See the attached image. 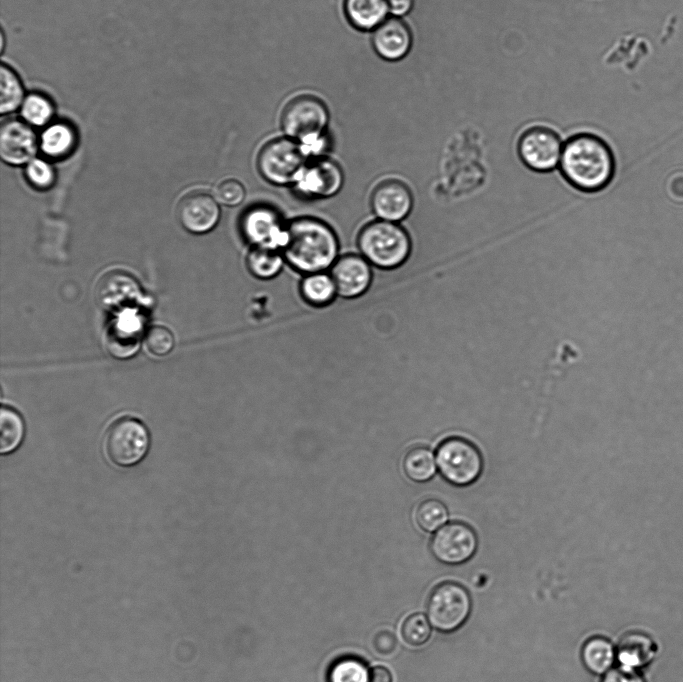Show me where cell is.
Segmentation results:
<instances>
[{
  "label": "cell",
  "instance_id": "1",
  "mask_svg": "<svg viewBox=\"0 0 683 682\" xmlns=\"http://www.w3.org/2000/svg\"><path fill=\"white\" fill-rule=\"evenodd\" d=\"M559 168L570 186L581 192L595 193L611 182L615 160L611 148L601 137L583 132L564 142Z\"/></svg>",
  "mask_w": 683,
  "mask_h": 682
},
{
  "label": "cell",
  "instance_id": "2",
  "mask_svg": "<svg viewBox=\"0 0 683 682\" xmlns=\"http://www.w3.org/2000/svg\"><path fill=\"white\" fill-rule=\"evenodd\" d=\"M283 254L296 270L323 272L336 262L338 240L329 225L316 218L293 220L286 228Z\"/></svg>",
  "mask_w": 683,
  "mask_h": 682
},
{
  "label": "cell",
  "instance_id": "3",
  "mask_svg": "<svg viewBox=\"0 0 683 682\" xmlns=\"http://www.w3.org/2000/svg\"><path fill=\"white\" fill-rule=\"evenodd\" d=\"M358 247L369 263L382 269H393L408 259L411 240L400 225L380 219L361 229Z\"/></svg>",
  "mask_w": 683,
  "mask_h": 682
},
{
  "label": "cell",
  "instance_id": "4",
  "mask_svg": "<svg viewBox=\"0 0 683 682\" xmlns=\"http://www.w3.org/2000/svg\"><path fill=\"white\" fill-rule=\"evenodd\" d=\"M329 112L322 100L312 95L293 98L284 108L281 125L287 137L302 147L324 140Z\"/></svg>",
  "mask_w": 683,
  "mask_h": 682
},
{
  "label": "cell",
  "instance_id": "5",
  "mask_svg": "<svg viewBox=\"0 0 683 682\" xmlns=\"http://www.w3.org/2000/svg\"><path fill=\"white\" fill-rule=\"evenodd\" d=\"M306 154L300 144L289 138H276L259 152L257 165L261 175L276 185L295 184L306 167Z\"/></svg>",
  "mask_w": 683,
  "mask_h": 682
},
{
  "label": "cell",
  "instance_id": "6",
  "mask_svg": "<svg viewBox=\"0 0 683 682\" xmlns=\"http://www.w3.org/2000/svg\"><path fill=\"white\" fill-rule=\"evenodd\" d=\"M149 445L150 438L145 425L130 417L113 422L104 439L106 456L111 463L119 467H130L139 463L146 456Z\"/></svg>",
  "mask_w": 683,
  "mask_h": 682
},
{
  "label": "cell",
  "instance_id": "7",
  "mask_svg": "<svg viewBox=\"0 0 683 682\" xmlns=\"http://www.w3.org/2000/svg\"><path fill=\"white\" fill-rule=\"evenodd\" d=\"M472 602L468 591L455 582L436 586L427 601V618L433 628L443 633L459 629L468 619Z\"/></svg>",
  "mask_w": 683,
  "mask_h": 682
},
{
  "label": "cell",
  "instance_id": "8",
  "mask_svg": "<svg viewBox=\"0 0 683 682\" xmlns=\"http://www.w3.org/2000/svg\"><path fill=\"white\" fill-rule=\"evenodd\" d=\"M436 461L443 478L455 486L473 483L483 469V460L478 449L460 437L444 440L437 449Z\"/></svg>",
  "mask_w": 683,
  "mask_h": 682
},
{
  "label": "cell",
  "instance_id": "9",
  "mask_svg": "<svg viewBox=\"0 0 683 682\" xmlns=\"http://www.w3.org/2000/svg\"><path fill=\"white\" fill-rule=\"evenodd\" d=\"M563 144L559 134L553 129L533 126L519 137L517 154L530 171L549 173L559 166Z\"/></svg>",
  "mask_w": 683,
  "mask_h": 682
},
{
  "label": "cell",
  "instance_id": "10",
  "mask_svg": "<svg viewBox=\"0 0 683 682\" xmlns=\"http://www.w3.org/2000/svg\"><path fill=\"white\" fill-rule=\"evenodd\" d=\"M477 544V536L470 526L451 522L436 531L430 548L433 556L441 563L457 565L474 555Z\"/></svg>",
  "mask_w": 683,
  "mask_h": 682
},
{
  "label": "cell",
  "instance_id": "11",
  "mask_svg": "<svg viewBox=\"0 0 683 682\" xmlns=\"http://www.w3.org/2000/svg\"><path fill=\"white\" fill-rule=\"evenodd\" d=\"M244 238L253 247H283L286 228L279 213L266 205H256L244 212L240 221Z\"/></svg>",
  "mask_w": 683,
  "mask_h": 682
},
{
  "label": "cell",
  "instance_id": "12",
  "mask_svg": "<svg viewBox=\"0 0 683 682\" xmlns=\"http://www.w3.org/2000/svg\"><path fill=\"white\" fill-rule=\"evenodd\" d=\"M140 297L137 279L124 270H111L103 274L95 289L98 306L113 313L128 309Z\"/></svg>",
  "mask_w": 683,
  "mask_h": 682
},
{
  "label": "cell",
  "instance_id": "13",
  "mask_svg": "<svg viewBox=\"0 0 683 682\" xmlns=\"http://www.w3.org/2000/svg\"><path fill=\"white\" fill-rule=\"evenodd\" d=\"M177 219L187 231L201 234L212 230L220 218L216 199L208 192L194 190L181 197L176 208Z\"/></svg>",
  "mask_w": 683,
  "mask_h": 682
},
{
  "label": "cell",
  "instance_id": "14",
  "mask_svg": "<svg viewBox=\"0 0 683 682\" xmlns=\"http://www.w3.org/2000/svg\"><path fill=\"white\" fill-rule=\"evenodd\" d=\"M38 139L35 132L24 121L10 119L0 128V156L11 165L30 162L36 154Z\"/></svg>",
  "mask_w": 683,
  "mask_h": 682
},
{
  "label": "cell",
  "instance_id": "15",
  "mask_svg": "<svg viewBox=\"0 0 683 682\" xmlns=\"http://www.w3.org/2000/svg\"><path fill=\"white\" fill-rule=\"evenodd\" d=\"M371 206L379 219L396 223L411 212L413 196L405 183L397 179H388L379 183L373 190Z\"/></svg>",
  "mask_w": 683,
  "mask_h": 682
},
{
  "label": "cell",
  "instance_id": "16",
  "mask_svg": "<svg viewBox=\"0 0 683 682\" xmlns=\"http://www.w3.org/2000/svg\"><path fill=\"white\" fill-rule=\"evenodd\" d=\"M337 294L345 298L362 295L370 286L372 272L369 262L361 256L347 254L337 259L331 269Z\"/></svg>",
  "mask_w": 683,
  "mask_h": 682
},
{
  "label": "cell",
  "instance_id": "17",
  "mask_svg": "<svg viewBox=\"0 0 683 682\" xmlns=\"http://www.w3.org/2000/svg\"><path fill=\"white\" fill-rule=\"evenodd\" d=\"M343 184V173L337 163L330 159H318L307 164L295 183L298 190L313 197H330Z\"/></svg>",
  "mask_w": 683,
  "mask_h": 682
},
{
  "label": "cell",
  "instance_id": "18",
  "mask_svg": "<svg viewBox=\"0 0 683 682\" xmlns=\"http://www.w3.org/2000/svg\"><path fill=\"white\" fill-rule=\"evenodd\" d=\"M413 37L409 26L399 17L387 18L372 35L376 53L389 61L404 58L412 47Z\"/></svg>",
  "mask_w": 683,
  "mask_h": 682
},
{
  "label": "cell",
  "instance_id": "19",
  "mask_svg": "<svg viewBox=\"0 0 683 682\" xmlns=\"http://www.w3.org/2000/svg\"><path fill=\"white\" fill-rule=\"evenodd\" d=\"M658 653V645L647 633L632 631L625 633L616 648V662L619 667L640 672L649 666Z\"/></svg>",
  "mask_w": 683,
  "mask_h": 682
},
{
  "label": "cell",
  "instance_id": "20",
  "mask_svg": "<svg viewBox=\"0 0 683 682\" xmlns=\"http://www.w3.org/2000/svg\"><path fill=\"white\" fill-rule=\"evenodd\" d=\"M108 352L117 359L133 356L139 348L140 326L133 316L123 314L109 325L105 336Z\"/></svg>",
  "mask_w": 683,
  "mask_h": 682
},
{
  "label": "cell",
  "instance_id": "21",
  "mask_svg": "<svg viewBox=\"0 0 683 682\" xmlns=\"http://www.w3.org/2000/svg\"><path fill=\"white\" fill-rule=\"evenodd\" d=\"M344 11L351 25L368 31L387 19L389 8L386 0H344Z\"/></svg>",
  "mask_w": 683,
  "mask_h": 682
},
{
  "label": "cell",
  "instance_id": "22",
  "mask_svg": "<svg viewBox=\"0 0 683 682\" xmlns=\"http://www.w3.org/2000/svg\"><path fill=\"white\" fill-rule=\"evenodd\" d=\"M581 658L588 671L604 675L616 662V648L607 638L595 636L584 643Z\"/></svg>",
  "mask_w": 683,
  "mask_h": 682
},
{
  "label": "cell",
  "instance_id": "23",
  "mask_svg": "<svg viewBox=\"0 0 683 682\" xmlns=\"http://www.w3.org/2000/svg\"><path fill=\"white\" fill-rule=\"evenodd\" d=\"M76 134L67 123L55 122L47 126L41 135V149L52 158H63L74 148Z\"/></svg>",
  "mask_w": 683,
  "mask_h": 682
},
{
  "label": "cell",
  "instance_id": "24",
  "mask_svg": "<svg viewBox=\"0 0 683 682\" xmlns=\"http://www.w3.org/2000/svg\"><path fill=\"white\" fill-rule=\"evenodd\" d=\"M0 113L9 114L19 109L25 99L22 82L8 65L0 67Z\"/></svg>",
  "mask_w": 683,
  "mask_h": 682
},
{
  "label": "cell",
  "instance_id": "25",
  "mask_svg": "<svg viewBox=\"0 0 683 682\" xmlns=\"http://www.w3.org/2000/svg\"><path fill=\"white\" fill-rule=\"evenodd\" d=\"M303 298L311 305L325 306L333 301L337 289L331 275L323 272L308 274L301 283Z\"/></svg>",
  "mask_w": 683,
  "mask_h": 682
},
{
  "label": "cell",
  "instance_id": "26",
  "mask_svg": "<svg viewBox=\"0 0 683 682\" xmlns=\"http://www.w3.org/2000/svg\"><path fill=\"white\" fill-rule=\"evenodd\" d=\"M25 426L22 417L13 408L2 405L0 412V452L8 454L22 443Z\"/></svg>",
  "mask_w": 683,
  "mask_h": 682
},
{
  "label": "cell",
  "instance_id": "27",
  "mask_svg": "<svg viewBox=\"0 0 683 682\" xmlns=\"http://www.w3.org/2000/svg\"><path fill=\"white\" fill-rule=\"evenodd\" d=\"M282 265L283 257L275 248L253 247L247 256L249 271L260 279L275 277Z\"/></svg>",
  "mask_w": 683,
  "mask_h": 682
},
{
  "label": "cell",
  "instance_id": "28",
  "mask_svg": "<svg viewBox=\"0 0 683 682\" xmlns=\"http://www.w3.org/2000/svg\"><path fill=\"white\" fill-rule=\"evenodd\" d=\"M405 474L415 482H425L436 472L435 459L432 452L424 447L409 450L403 459Z\"/></svg>",
  "mask_w": 683,
  "mask_h": 682
},
{
  "label": "cell",
  "instance_id": "29",
  "mask_svg": "<svg viewBox=\"0 0 683 682\" xmlns=\"http://www.w3.org/2000/svg\"><path fill=\"white\" fill-rule=\"evenodd\" d=\"M54 112L53 102L41 93L26 95L20 107V113L24 122L36 127L45 126L50 123Z\"/></svg>",
  "mask_w": 683,
  "mask_h": 682
},
{
  "label": "cell",
  "instance_id": "30",
  "mask_svg": "<svg viewBox=\"0 0 683 682\" xmlns=\"http://www.w3.org/2000/svg\"><path fill=\"white\" fill-rule=\"evenodd\" d=\"M369 676L370 672L361 660L345 657L330 667L328 682H369Z\"/></svg>",
  "mask_w": 683,
  "mask_h": 682
},
{
  "label": "cell",
  "instance_id": "31",
  "mask_svg": "<svg viewBox=\"0 0 683 682\" xmlns=\"http://www.w3.org/2000/svg\"><path fill=\"white\" fill-rule=\"evenodd\" d=\"M418 526L426 532L440 529L448 520L446 506L437 499H427L421 502L415 513Z\"/></svg>",
  "mask_w": 683,
  "mask_h": 682
},
{
  "label": "cell",
  "instance_id": "32",
  "mask_svg": "<svg viewBox=\"0 0 683 682\" xmlns=\"http://www.w3.org/2000/svg\"><path fill=\"white\" fill-rule=\"evenodd\" d=\"M401 635L411 646L423 645L431 636V624L424 614H412L403 621Z\"/></svg>",
  "mask_w": 683,
  "mask_h": 682
},
{
  "label": "cell",
  "instance_id": "33",
  "mask_svg": "<svg viewBox=\"0 0 683 682\" xmlns=\"http://www.w3.org/2000/svg\"><path fill=\"white\" fill-rule=\"evenodd\" d=\"M174 336L165 326L154 325L150 327L145 335V345L147 350L155 356H165L174 347Z\"/></svg>",
  "mask_w": 683,
  "mask_h": 682
},
{
  "label": "cell",
  "instance_id": "34",
  "mask_svg": "<svg viewBox=\"0 0 683 682\" xmlns=\"http://www.w3.org/2000/svg\"><path fill=\"white\" fill-rule=\"evenodd\" d=\"M26 176L31 185L38 189L49 188L55 180L52 167L39 159H32L28 162Z\"/></svg>",
  "mask_w": 683,
  "mask_h": 682
},
{
  "label": "cell",
  "instance_id": "35",
  "mask_svg": "<svg viewBox=\"0 0 683 682\" xmlns=\"http://www.w3.org/2000/svg\"><path fill=\"white\" fill-rule=\"evenodd\" d=\"M217 199L226 206H236L245 197V189L241 182L228 178L220 182L216 188Z\"/></svg>",
  "mask_w": 683,
  "mask_h": 682
},
{
  "label": "cell",
  "instance_id": "36",
  "mask_svg": "<svg viewBox=\"0 0 683 682\" xmlns=\"http://www.w3.org/2000/svg\"><path fill=\"white\" fill-rule=\"evenodd\" d=\"M601 682H646L640 672L622 667L612 668L602 677Z\"/></svg>",
  "mask_w": 683,
  "mask_h": 682
},
{
  "label": "cell",
  "instance_id": "37",
  "mask_svg": "<svg viewBox=\"0 0 683 682\" xmlns=\"http://www.w3.org/2000/svg\"><path fill=\"white\" fill-rule=\"evenodd\" d=\"M397 645V641L393 633L389 631H381L377 633L373 640V646L381 655H390L393 653Z\"/></svg>",
  "mask_w": 683,
  "mask_h": 682
},
{
  "label": "cell",
  "instance_id": "38",
  "mask_svg": "<svg viewBox=\"0 0 683 682\" xmlns=\"http://www.w3.org/2000/svg\"><path fill=\"white\" fill-rule=\"evenodd\" d=\"M389 12L394 15V17H401L408 14L413 6L414 0H386Z\"/></svg>",
  "mask_w": 683,
  "mask_h": 682
},
{
  "label": "cell",
  "instance_id": "39",
  "mask_svg": "<svg viewBox=\"0 0 683 682\" xmlns=\"http://www.w3.org/2000/svg\"><path fill=\"white\" fill-rule=\"evenodd\" d=\"M391 672L384 666H376L371 669L369 682H392Z\"/></svg>",
  "mask_w": 683,
  "mask_h": 682
}]
</instances>
